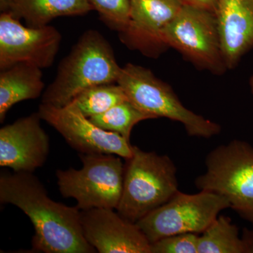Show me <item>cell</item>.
<instances>
[{
	"label": "cell",
	"instance_id": "obj_15",
	"mask_svg": "<svg viewBox=\"0 0 253 253\" xmlns=\"http://www.w3.org/2000/svg\"><path fill=\"white\" fill-rule=\"evenodd\" d=\"M0 7L34 28L47 26L60 16H83L94 10L89 0H0Z\"/></svg>",
	"mask_w": 253,
	"mask_h": 253
},
{
	"label": "cell",
	"instance_id": "obj_1",
	"mask_svg": "<svg viewBox=\"0 0 253 253\" xmlns=\"http://www.w3.org/2000/svg\"><path fill=\"white\" fill-rule=\"evenodd\" d=\"M0 202L14 205L31 219L35 229L32 251L44 253H92L83 235L81 210L50 199L32 172H1Z\"/></svg>",
	"mask_w": 253,
	"mask_h": 253
},
{
	"label": "cell",
	"instance_id": "obj_11",
	"mask_svg": "<svg viewBox=\"0 0 253 253\" xmlns=\"http://www.w3.org/2000/svg\"><path fill=\"white\" fill-rule=\"evenodd\" d=\"M83 235L100 253H151V243L136 223L111 208L81 211Z\"/></svg>",
	"mask_w": 253,
	"mask_h": 253
},
{
	"label": "cell",
	"instance_id": "obj_16",
	"mask_svg": "<svg viewBox=\"0 0 253 253\" xmlns=\"http://www.w3.org/2000/svg\"><path fill=\"white\" fill-rule=\"evenodd\" d=\"M42 68L18 63L0 73V122L14 105L25 100L36 99L44 92Z\"/></svg>",
	"mask_w": 253,
	"mask_h": 253
},
{
	"label": "cell",
	"instance_id": "obj_13",
	"mask_svg": "<svg viewBox=\"0 0 253 253\" xmlns=\"http://www.w3.org/2000/svg\"><path fill=\"white\" fill-rule=\"evenodd\" d=\"M130 17L121 41L143 54L155 56L164 48L163 30L175 18L182 0H130Z\"/></svg>",
	"mask_w": 253,
	"mask_h": 253
},
{
	"label": "cell",
	"instance_id": "obj_17",
	"mask_svg": "<svg viewBox=\"0 0 253 253\" xmlns=\"http://www.w3.org/2000/svg\"><path fill=\"white\" fill-rule=\"evenodd\" d=\"M198 253H246L239 229L226 216H218L199 236Z\"/></svg>",
	"mask_w": 253,
	"mask_h": 253
},
{
	"label": "cell",
	"instance_id": "obj_24",
	"mask_svg": "<svg viewBox=\"0 0 253 253\" xmlns=\"http://www.w3.org/2000/svg\"><path fill=\"white\" fill-rule=\"evenodd\" d=\"M249 84L250 87H251V92H252L253 95V74L252 75V76H251V78H250Z\"/></svg>",
	"mask_w": 253,
	"mask_h": 253
},
{
	"label": "cell",
	"instance_id": "obj_8",
	"mask_svg": "<svg viewBox=\"0 0 253 253\" xmlns=\"http://www.w3.org/2000/svg\"><path fill=\"white\" fill-rule=\"evenodd\" d=\"M230 208L224 196L212 191L196 194L178 191L167 203L136 222L151 244L167 236L202 234L219 212Z\"/></svg>",
	"mask_w": 253,
	"mask_h": 253
},
{
	"label": "cell",
	"instance_id": "obj_19",
	"mask_svg": "<svg viewBox=\"0 0 253 253\" xmlns=\"http://www.w3.org/2000/svg\"><path fill=\"white\" fill-rule=\"evenodd\" d=\"M127 96L118 83L98 84L82 91L73 100L87 118L101 114L113 106L126 101Z\"/></svg>",
	"mask_w": 253,
	"mask_h": 253
},
{
	"label": "cell",
	"instance_id": "obj_3",
	"mask_svg": "<svg viewBox=\"0 0 253 253\" xmlns=\"http://www.w3.org/2000/svg\"><path fill=\"white\" fill-rule=\"evenodd\" d=\"M179 191L176 168L166 155L132 146L126 160L122 196L116 211L136 223Z\"/></svg>",
	"mask_w": 253,
	"mask_h": 253
},
{
	"label": "cell",
	"instance_id": "obj_14",
	"mask_svg": "<svg viewBox=\"0 0 253 253\" xmlns=\"http://www.w3.org/2000/svg\"><path fill=\"white\" fill-rule=\"evenodd\" d=\"M228 69L253 49V0H217L214 11Z\"/></svg>",
	"mask_w": 253,
	"mask_h": 253
},
{
	"label": "cell",
	"instance_id": "obj_2",
	"mask_svg": "<svg viewBox=\"0 0 253 253\" xmlns=\"http://www.w3.org/2000/svg\"><path fill=\"white\" fill-rule=\"evenodd\" d=\"M121 70L107 40L96 30H88L60 63L56 78L43 92L41 104L66 106L88 88L117 83Z\"/></svg>",
	"mask_w": 253,
	"mask_h": 253
},
{
	"label": "cell",
	"instance_id": "obj_7",
	"mask_svg": "<svg viewBox=\"0 0 253 253\" xmlns=\"http://www.w3.org/2000/svg\"><path fill=\"white\" fill-rule=\"evenodd\" d=\"M162 41L202 69L217 75L228 69L217 19L212 11L184 3L175 18L163 30Z\"/></svg>",
	"mask_w": 253,
	"mask_h": 253
},
{
	"label": "cell",
	"instance_id": "obj_4",
	"mask_svg": "<svg viewBox=\"0 0 253 253\" xmlns=\"http://www.w3.org/2000/svg\"><path fill=\"white\" fill-rule=\"evenodd\" d=\"M117 83L138 109L154 119L166 118L181 123L189 136L209 139L220 132V126L186 108L172 88L148 68L127 63Z\"/></svg>",
	"mask_w": 253,
	"mask_h": 253
},
{
	"label": "cell",
	"instance_id": "obj_20",
	"mask_svg": "<svg viewBox=\"0 0 253 253\" xmlns=\"http://www.w3.org/2000/svg\"><path fill=\"white\" fill-rule=\"evenodd\" d=\"M106 25L120 34L126 31L130 17V0H89Z\"/></svg>",
	"mask_w": 253,
	"mask_h": 253
},
{
	"label": "cell",
	"instance_id": "obj_21",
	"mask_svg": "<svg viewBox=\"0 0 253 253\" xmlns=\"http://www.w3.org/2000/svg\"><path fill=\"white\" fill-rule=\"evenodd\" d=\"M199 234L167 236L151 244V253H198Z\"/></svg>",
	"mask_w": 253,
	"mask_h": 253
},
{
	"label": "cell",
	"instance_id": "obj_9",
	"mask_svg": "<svg viewBox=\"0 0 253 253\" xmlns=\"http://www.w3.org/2000/svg\"><path fill=\"white\" fill-rule=\"evenodd\" d=\"M38 113L80 154H114L126 160L132 156L130 141L96 126L73 101L62 107L41 104Z\"/></svg>",
	"mask_w": 253,
	"mask_h": 253
},
{
	"label": "cell",
	"instance_id": "obj_22",
	"mask_svg": "<svg viewBox=\"0 0 253 253\" xmlns=\"http://www.w3.org/2000/svg\"><path fill=\"white\" fill-rule=\"evenodd\" d=\"M185 4L199 6L214 12L217 0H182Z\"/></svg>",
	"mask_w": 253,
	"mask_h": 253
},
{
	"label": "cell",
	"instance_id": "obj_6",
	"mask_svg": "<svg viewBox=\"0 0 253 253\" xmlns=\"http://www.w3.org/2000/svg\"><path fill=\"white\" fill-rule=\"evenodd\" d=\"M83 168L58 169L56 178L63 197L73 198L81 211L117 209L122 196L126 165L114 154H79Z\"/></svg>",
	"mask_w": 253,
	"mask_h": 253
},
{
	"label": "cell",
	"instance_id": "obj_12",
	"mask_svg": "<svg viewBox=\"0 0 253 253\" xmlns=\"http://www.w3.org/2000/svg\"><path fill=\"white\" fill-rule=\"evenodd\" d=\"M39 113L19 118L0 129V166L14 172L33 173L49 154V138Z\"/></svg>",
	"mask_w": 253,
	"mask_h": 253
},
{
	"label": "cell",
	"instance_id": "obj_18",
	"mask_svg": "<svg viewBox=\"0 0 253 253\" xmlns=\"http://www.w3.org/2000/svg\"><path fill=\"white\" fill-rule=\"evenodd\" d=\"M89 118L101 129L118 133L129 141L131 130L137 123L154 119L153 116L138 109L129 100L116 105L105 113Z\"/></svg>",
	"mask_w": 253,
	"mask_h": 253
},
{
	"label": "cell",
	"instance_id": "obj_5",
	"mask_svg": "<svg viewBox=\"0 0 253 253\" xmlns=\"http://www.w3.org/2000/svg\"><path fill=\"white\" fill-rule=\"evenodd\" d=\"M206 171L195 184L201 191L224 196L230 208L253 226V147L233 140L211 151L206 159Z\"/></svg>",
	"mask_w": 253,
	"mask_h": 253
},
{
	"label": "cell",
	"instance_id": "obj_10",
	"mask_svg": "<svg viewBox=\"0 0 253 253\" xmlns=\"http://www.w3.org/2000/svg\"><path fill=\"white\" fill-rule=\"evenodd\" d=\"M61 42V33L53 26H24L9 12H1L0 69L21 63L42 69L49 68L56 59Z\"/></svg>",
	"mask_w": 253,
	"mask_h": 253
},
{
	"label": "cell",
	"instance_id": "obj_23",
	"mask_svg": "<svg viewBox=\"0 0 253 253\" xmlns=\"http://www.w3.org/2000/svg\"><path fill=\"white\" fill-rule=\"evenodd\" d=\"M242 240L246 253H253V230L244 229Z\"/></svg>",
	"mask_w": 253,
	"mask_h": 253
}]
</instances>
